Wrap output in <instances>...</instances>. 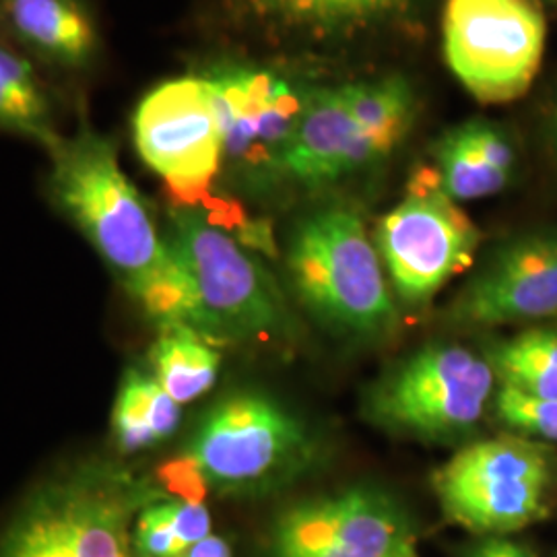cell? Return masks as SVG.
I'll return each instance as SVG.
<instances>
[{
  "label": "cell",
  "mask_w": 557,
  "mask_h": 557,
  "mask_svg": "<svg viewBox=\"0 0 557 557\" xmlns=\"http://www.w3.org/2000/svg\"><path fill=\"white\" fill-rule=\"evenodd\" d=\"M50 195L60 211L98 250L145 314L165 326L197 324V298L188 273L137 186L120 168L114 145L94 131H79L50 147Z\"/></svg>",
  "instance_id": "obj_1"
},
{
  "label": "cell",
  "mask_w": 557,
  "mask_h": 557,
  "mask_svg": "<svg viewBox=\"0 0 557 557\" xmlns=\"http://www.w3.org/2000/svg\"><path fill=\"white\" fill-rule=\"evenodd\" d=\"M158 499L149 483L98 462L48 481L0 539V557H139L133 520Z\"/></svg>",
  "instance_id": "obj_2"
},
{
  "label": "cell",
  "mask_w": 557,
  "mask_h": 557,
  "mask_svg": "<svg viewBox=\"0 0 557 557\" xmlns=\"http://www.w3.org/2000/svg\"><path fill=\"white\" fill-rule=\"evenodd\" d=\"M287 267L301 301L331 326L370 337L397 322L382 259L358 211L331 205L306 215L289 239Z\"/></svg>",
  "instance_id": "obj_3"
},
{
  "label": "cell",
  "mask_w": 557,
  "mask_h": 557,
  "mask_svg": "<svg viewBox=\"0 0 557 557\" xmlns=\"http://www.w3.org/2000/svg\"><path fill=\"white\" fill-rule=\"evenodd\" d=\"M197 298L195 331L211 343L283 335L287 310L277 285L225 225L197 207H178L165 236Z\"/></svg>",
  "instance_id": "obj_4"
},
{
  "label": "cell",
  "mask_w": 557,
  "mask_h": 557,
  "mask_svg": "<svg viewBox=\"0 0 557 557\" xmlns=\"http://www.w3.org/2000/svg\"><path fill=\"white\" fill-rule=\"evenodd\" d=\"M314 448L310 430L277 400L239 393L205 416L180 458L202 494H259L299 475Z\"/></svg>",
  "instance_id": "obj_5"
},
{
  "label": "cell",
  "mask_w": 557,
  "mask_h": 557,
  "mask_svg": "<svg viewBox=\"0 0 557 557\" xmlns=\"http://www.w3.org/2000/svg\"><path fill=\"white\" fill-rule=\"evenodd\" d=\"M556 485V457L547 446L520 436L471 444L434 478L444 517L490 537L547 517Z\"/></svg>",
  "instance_id": "obj_6"
},
{
  "label": "cell",
  "mask_w": 557,
  "mask_h": 557,
  "mask_svg": "<svg viewBox=\"0 0 557 557\" xmlns=\"http://www.w3.org/2000/svg\"><path fill=\"white\" fill-rule=\"evenodd\" d=\"M444 57L481 103L518 100L533 85L547 23L539 0H446Z\"/></svg>",
  "instance_id": "obj_7"
},
{
  "label": "cell",
  "mask_w": 557,
  "mask_h": 557,
  "mask_svg": "<svg viewBox=\"0 0 557 557\" xmlns=\"http://www.w3.org/2000/svg\"><path fill=\"white\" fill-rule=\"evenodd\" d=\"M494 382L487 358L462 345H432L380 382L370 416L418 438H460L485 416Z\"/></svg>",
  "instance_id": "obj_8"
},
{
  "label": "cell",
  "mask_w": 557,
  "mask_h": 557,
  "mask_svg": "<svg viewBox=\"0 0 557 557\" xmlns=\"http://www.w3.org/2000/svg\"><path fill=\"white\" fill-rule=\"evenodd\" d=\"M479 234L434 174L419 172L407 197L380 220L374 244L391 283L405 304L419 306L467 271L478 255Z\"/></svg>",
  "instance_id": "obj_9"
},
{
  "label": "cell",
  "mask_w": 557,
  "mask_h": 557,
  "mask_svg": "<svg viewBox=\"0 0 557 557\" xmlns=\"http://www.w3.org/2000/svg\"><path fill=\"white\" fill-rule=\"evenodd\" d=\"M133 139L140 160L160 176L180 207H197L223 163V137L202 77L163 81L139 101Z\"/></svg>",
  "instance_id": "obj_10"
},
{
  "label": "cell",
  "mask_w": 557,
  "mask_h": 557,
  "mask_svg": "<svg viewBox=\"0 0 557 557\" xmlns=\"http://www.w3.org/2000/svg\"><path fill=\"white\" fill-rule=\"evenodd\" d=\"M275 557H418L397 502L370 487L301 502L278 518Z\"/></svg>",
  "instance_id": "obj_11"
},
{
  "label": "cell",
  "mask_w": 557,
  "mask_h": 557,
  "mask_svg": "<svg viewBox=\"0 0 557 557\" xmlns=\"http://www.w3.org/2000/svg\"><path fill=\"white\" fill-rule=\"evenodd\" d=\"M223 137V160L246 170H278L308 94L259 64L225 62L200 75Z\"/></svg>",
  "instance_id": "obj_12"
},
{
  "label": "cell",
  "mask_w": 557,
  "mask_h": 557,
  "mask_svg": "<svg viewBox=\"0 0 557 557\" xmlns=\"http://www.w3.org/2000/svg\"><path fill=\"white\" fill-rule=\"evenodd\" d=\"M450 317L478 326L557 319V230L502 244L462 289Z\"/></svg>",
  "instance_id": "obj_13"
},
{
  "label": "cell",
  "mask_w": 557,
  "mask_h": 557,
  "mask_svg": "<svg viewBox=\"0 0 557 557\" xmlns=\"http://www.w3.org/2000/svg\"><path fill=\"white\" fill-rule=\"evenodd\" d=\"M376 143L351 114L341 85L320 87L304 101L278 172L301 186L320 188L382 160Z\"/></svg>",
  "instance_id": "obj_14"
},
{
  "label": "cell",
  "mask_w": 557,
  "mask_h": 557,
  "mask_svg": "<svg viewBox=\"0 0 557 557\" xmlns=\"http://www.w3.org/2000/svg\"><path fill=\"white\" fill-rule=\"evenodd\" d=\"M442 190L453 200H478L502 193L512 178L517 149L490 120H469L450 128L434 147Z\"/></svg>",
  "instance_id": "obj_15"
},
{
  "label": "cell",
  "mask_w": 557,
  "mask_h": 557,
  "mask_svg": "<svg viewBox=\"0 0 557 557\" xmlns=\"http://www.w3.org/2000/svg\"><path fill=\"white\" fill-rule=\"evenodd\" d=\"M13 32L44 59L81 69L98 52V34L79 0H4Z\"/></svg>",
  "instance_id": "obj_16"
},
{
  "label": "cell",
  "mask_w": 557,
  "mask_h": 557,
  "mask_svg": "<svg viewBox=\"0 0 557 557\" xmlns=\"http://www.w3.org/2000/svg\"><path fill=\"white\" fill-rule=\"evenodd\" d=\"M178 423V403L153 374L140 370L124 374L112 413L114 440L122 455H135L174 436Z\"/></svg>",
  "instance_id": "obj_17"
},
{
  "label": "cell",
  "mask_w": 557,
  "mask_h": 557,
  "mask_svg": "<svg viewBox=\"0 0 557 557\" xmlns=\"http://www.w3.org/2000/svg\"><path fill=\"white\" fill-rule=\"evenodd\" d=\"M411 0H255L260 15L314 38L349 36L398 15Z\"/></svg>",
  "instance_id": "obj_18"
},
{
  "label": "cell",
  "mask_w": 557,
  "mask_h": 557,
  "mask_svg": "<svg viewBox=\"0 0 557 557\" xmlns=\"http://www.w3.org/2000/svg\"><path fill=\"white\" fill-rule=\"evenodd\" d=\"M153 379L178 405L202 397L218 380L220 351L190 326H165L151 347Z\"/></svg>",
  "instance_id": "obj_19"
},
{
  "label": "cell",
  "mask_w": 557,
  "mask_h": 557,
  "mask_svg": "<svg viewBox=\"0 0 557 557\" xmlns=\"http://www.w3.org/2000/svg\"><path fill=\"white\" fill-rule=\"evenodd\" d=\"M345 101L382 156H388L409 133L416 116V94L398 75L341 85Z\"/></svg>",
  "instance_id": "obj_20"
},
{
  "label": "cell",
  "mask_w": 557,
  "mask_h": 557,
  "mask_svg": "<svg viewBox=\"0 0 557 557\" xmlns=\"http://www.w3.org/2000/svg\"><path fill=\"white\" fill-rule=\"evenodd\" d=\"M485 358L502 386H512L533 397L557 398L556 331H524L496 343Z\"/></svg>",
  "instance_id": "obj_21"
},
{
  "label": "cell",
  "mask_w": 557,
  "mask_h": 557,
  "mask_svg": "<svg viewBox=\"0 0 557 557\" xmlns=\"http://www.w3.org/2000/svg\"><path fill=\"white\" fill-rule=\"evenodd\" d=\"M211 535V515L202 502L156 499L135 520L133 543L139 557H178Z\"/></svg>",
  "instance_id": "obj_22"
},
{
  "label": "cell",
  "mask_w": 557,
  "mask_h": 557,
  "mask_svg": "<svg viewBox=\"0 0 557 557\" xmlns=\"http://www.w3.org/2000/svg\"><path fill=\"white\" fill-rule=\"evenodd\" d=\"M0 126L34 137L46 147L59 139L32 64L4 46H0Z\"/></svg>",
  "instance_id": "obj_23"
},
{
  "label": "cell",
  "mask_w": 557,
  "mask_h": 557,
  "mask_svg": "<svg viewBox=\"0 0 557 557\" xmlns=\"http://www.w3.org/2000/svg\"><path fill=\"white\" fill-rule=\"evenodd\" d=\"M494 409L499 421L520 438L557 442V398L533 397L512 386H502Z\"/></svg>",
  "instance_id": "obj_24"
},
{
  "label": "cell",
  "mask_w": 557,
  "mask_h": 557,
  "mask_svg": "<svg viewBox=\"0 0 557 557\" xmlns=\"http://www.w3.org/2000/svg\"><path fill=\"white\" fill-rule=\"evenodd\" d=\"M483 557H535L527 547L504 537H487L478 545Z\"/></svg>",
  "instance_id": "obj_25"
},
{
  "label": "cell",
  "mask_w": 557,
  "mask_h": 557,
  "mask_svg": "<svg viewBox=\"0 0 557 557\" xmlns=\"http://www.w3.org/2000/svg\"><path fill=\"white\" fill-rule=\"evenodd\" d=\"M178 557H232V547L230 543L218 535H209L193 547H188L182 556Z\"/></svg>",
  "instance_id": "obj_26"
},
{
  "label": "cell",
  "mask_w": 557,
  "mask_h": 557,
  "mask_svg": "<svg viewBox=\"0 0 557 557\" xmlns=\"http://www.w3.org/2000/svg\"><path fill=\"white\" fill-rule=\"evenodd\" d=\"M556 137H557V110H556Z\"/></svg>",
  "instance_id": "obj_27"
},
{
  "label": "cell",
  "mask_w": 557,
  "mask_h": 557,
  "mask_svg": "<svg viewBox=\"0 0 557 557\" xmlns=\"http://www.w3.org/2000/svg\"><path fill=\"white\" fill-rule=\"evenodd\" d=\"M552 2H557V0H552Z\"/></svg>",
  "instance_id": "obj_28"
}]
</instances>
